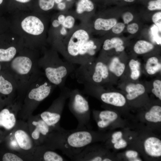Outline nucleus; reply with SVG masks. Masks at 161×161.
I'll list each match as a JSON object with an SVG mask.
<instances>
[{
  "label": "nucleus",
  "instance_id": "1",
  "mask_svg": "<svg viewBox=\"0 0 161 161\" xmlns=\"http://www.w3.org/2000/svg\"><path fill=\"white\" fill-rule=\"evenodd\" d=\"M104 137L102 134L88 129L68 130L61 128L50 134L47 142L49 146L59 149L71 159L87 146Z\"/></svg>",
  "mask_w": 161,
  "mask_h": 161
},
{
  "label": "nucleus",
  "instance_id": "2",
  "mask_svg": "<svg viewBox=\"0 0 161 161\" xmlns=\"http://www.w3.org/2000/svg\"><path fill=\"white\" fill-rule=\"evenodd\" d=\"M13 77L18 90H27L31 84L43 75L38 65L26 56H15L10 61L2 66Z\"/></svg>",
  "mask_w": 161,
  "mask_h": 161
},
{
  "label": "nucleus",
  "instance_id": "3",
  "mask_svg": "<svg viewBox=\"0 0 161 161\" xmlns=\"http://www.w3.org/2000/svg\"><path fill=\"white\" fill-rule=\"evenodd\" d=\"M43 75L51 83L61 89L65 86L67 77L75 69V64L62 60L57 55L49 56L38 61Z\"/></svg>",
  "mask_w": 161,
  "mask_h": 161
},
{
  "label": "nucleus",
  "instance_id": "4",
  "mask_svg": "<svg viewBox=\"0 0 161 161\" xmlns=\"http://www.w3.org/2000/svg\"><path fill=\"white\" fill-rule=\"evenodd\" d=\"M73 73L77 81L85 85H99L108 78L109 71L106 63L94 59L79 65Z\"/></svg>",
  "mask_w": 161,
  "mask_h": 161
},
{
  "label": "nucleus",
  "instance_id": "5",
  "mask_svg": "<svg viewBox=\"0 0 161 161\" xmlns=\"http://www.w3.org/2000/svg\"><path fill=\"white\" fill-rule=\"evenodd\" d=\"M89 39L85 30L79 29L74 32L67 41L60 44L58 49L67 61L74 64H85L82 54L85 43Z\"/></svg>",
  "mask_w": 161,
  "mask_h": 161
},
{
  "label": "nucleus",
  "instance_id": "6",
  "mask_svg": "<svg viewBox=\"0 0 161 161\" xmlns=\"http://www.w3.org/2000/svg\"><path fill=\"white\" fill-rule=\"evenodd\" d=\"M68 98L69 109L78 122L76 129H89L90 109L87 100L77 89L70 90Z\"/></svg>",
  "mask_w": 161,
  "mask_h": 161
},
{
  "label": "nucleus",
  "instance_id": "7",
  "mask_svg": "<svg viewBox=\"0 0 161 161\" xmlns=\"http://www.w3.org/2000/svg\"><path fill=\"white\" fill-rule=\"evenodd\" d=\"M56 87L42 75L32 83L27 90L28 98L36 102H41L47 97Z\"/></svg>",
  "mask_w": 161,
  "mask_h": 161
},
{
  "label": "nucleus",
  "instance_id": "8",
  "mask_svg": "<svg viewBox=\"0 0 161 161\" xmlns=\"http://www.w3.org/2000/svg\"><path fill=\"white\" fill-rule=\"evenodd\" d=\"M18 87L13 77L2 69L0 72V110L9 104L10 99Z\"/></svg>",
  "mask_w": 161,
  "mask_h": 161
},
{
  "label": "nucleus",
  "instance_id": "9",
  "mask_svg": "<svg viewBox=\"0 0 161 161\" xmlns=\"http://www.w3.org/2000/svg\"><path fill=\"white\" fill-rule=\"evenodd\" d=\"M92 143L83 149L79 153L71 159L76 161H104L106 158L105 151Z\"/></svg>",
  "mask_w": 161,
  "mask_h": 161
},
{
  "label": "nucleus",
  "instance_id": "10",
  "mask_svg": "<svg viewBox=\"0 0 161 161\" xmlns=\"http://www.w3.org/2000/svg\"><path fill=\"white\" fill-rule=\"evenodd\" d=\"M22 29L27 33L33 35L41 34L44 30L42 22L38 18L29 16L25 18L21 22Z\"/></svg>",
  "mask_w": 161,
  "mask_h": 161
},
{
  "label": "nucleus",
  "instance_id": "11",
  "mask_svg": "<svg viewBox=\"0 0 161 161\" xmlns=\"http://www.w3.org/2000/svg\"><path fill=\"white\" fill-rule=\"evenodd\" d=\"M16 118L6 106L0 110V137L4 136V132L12 129L16 123Z\"/></svg>",
  "mask_w": 161,
  "mask_h": 161
},
{
  "label": "nucleus",
  "instance_id": "12",
  "mask_svg": "<svg viewBox=\"0 0 161 161\" xmlns=\"http://www.w3.org/2000/svg\"><path fill=\"white\" fill-rule=\"evenodd\" d=\"M93 113L98 127L101 129L108 128L118 117L116 112L109 110L94 111Z\"/></svg>",
  "mask_w": 161,
  "mask_h": 161
},
{
  "label": "nucleus",
  "instance_id": "13",
  "mask_svg": "<svg viewBox=\"0 0 161 161\" xmlns=\"http://www.w3.org/2000/svg\"><path fill=\"white\" fill-rule=\"evenodd\" d=\"M144 147L149 156L153 157L161 156V141L158 138L154 137L147 138L144 142Z\"/></svg>",
  "mask_w": 161,
  "mask_h": 161
},
{
  "label": "nucleus",
  "instance_id": "14",
  "mask_svg": "<svg viewBox=\"0 0 161 161\" xmlns=\"http://www.w3.org/2000/svg\"><path fill=\"white\" fill-rule=\"evenodd\" d=\"M16 140L19 147L26 150L30 149L32 146V142L31 137L25 131L18 130L14 134Z\"/></svg>",
  "mask_w": 161,
  "mask_h": 161
},
{
  "label": "nucleus",
  "instance_id": "15",
  "mask_svg": "<svg viewBox=\"0 0 161 161\" xmlns=\"http://www.w3.org/2000/svg\"><path fill=\"white\" fill-rule=\"evenodd\" d=\"M32 124L35 126V128L32 133L31 136L35 140L38 139L40 134L45 137L47 136L50 134L51 130H52L42 119L37 121H33Z\"/></svg>",
  "mask_w": 161,
  "mask_h": 161
},
{
  "label": "nucleus",
  "instance_id": "16",
  "mask_svg": "<svg viewBox=\"0 0 161 161\" xmlns=\"http://www.w3.org/2000/svg\"><path fill=\"white\" fill-rule=\"evenodd\" d=\"M144 86L140 83H131L126 87V91L127 92L126 98L132 100L143 94L145 92Z\"/></svg>",
  "mask_w": 161,
  "mask_h": 161
},
{
  "label": "nucleus",
  "instance_id": "17",
  "mask_svg": "<svg viewBox=\"0 0 161 161\" xmlns=\"http://www.w3.org/2000/svg\"><path fill=\"white\" fill-rule=\"evenodd\" d=\"M123 44V42L121 39L118 37H114L110 39L105 40L103 43V48L105 51L115 48L117 52H122L125 49Z\"/></svg>",
  "mask_w": 161,
  "mask_h": 161
},
{
  "label": "nucleus",
  "instance_id": "18",
  "mask_svg": "<svg viewBox=\"0 0 161 161\" xmlns=\"http://www.w3.org/2000/svg\"><path fill=\"white\" fill-rule=\"evenodd\" d=\"M117 23V20L114 18L104 19L99 18L95 21L94 27L97 30L107 31L112 29Z\"/></svg>",
  "mask_w": 161,
  "mask_h": 161
},
{
  "label": "nucleus",
  "instance_id": "19",
  "mask_svg": "<svg viewBox=\"0 0 161 161\" xmlns=\"http://www.w3.org/2000/svg\"><path fill=\"white\" fill-rule=\"evenodd\" d=\"M145 120L149 122L156 123L161 121V107L158 105L152 106L145 115Z\"/></svg>",
  "mask_w": 161,
  "mask_h": 161
},
{
  "label": "nucleus",
  "instance_id": "20",
  "mask_svg": "<svg viewBox=\"0 0 161 161\" xmlns=\"http://www.w3.org/2000/svg\"><path fill=\"white\" fill-rule=\"evenodd\" d=\"M16 48L14 46L6 49L0 48V62L1 66L10 61L16 56Z\"/></svg>",
  "mask_w": 161,
  "mask_h": 161
},
{
  "label": "nucleus",
  "instance_id": "21",
  "mask_svg": "<svg viewBox=\"0 0 161 161\" xmlns=\"http://www.w3.org/2000/svg\"><path fill=\"white\" fill-rule=\"evenodd\" d=\"M107 66L109 71L117 77L122 75L125 68L124 64L121 62L117 57L113 58Z\"/></svg>",
  "mask_w": 161,
  "mask_h": 161
},
{
  "label": "nucleus",
  "instance_id": "22",
  "mask_svg": "<svg viewBox=\"0 0 161 161\" xmlns=\"http://www.w3.org/2000/svg\"><path fill=\"white\" fill-rule=\"evenodd\" d=\"M145 69L148 74L153 75L160 70L161 64L159 62L157 58L151 57L147 60L146 64Z\"/></svg>",
  "mask_w": 161,
  "mask_h": 161
},
{
  "label": "nucleus",
  "instance_id": "23",
  "mask_svg": "<svg viewBox=\"0 0 161 161\" xmlns=\"http://www.w3.org/2000/svg\"><path fill=\"white\" fill-rule=\"evenodd\" d=\"M154 48V45L151 43L146 41L140 40L135 44L134 50L136 53L141 54L148 52Z\"/></svg>",
  "mask_w": 161,
  "mask_h": 161
},
{
  "label": "nucleus",
  "instance_id": "24",
  "mask_svg": "<svg viewBox=\"0 0 161 161\" xmlns=\"http://www.w3.org/2000/svg\"><path fill=\"white\" fill-rule=\"evenodd\" d=\"M94 5L90 0H80L77 4L76 11L78 14L85 12H90L94 9Z\"/></svg>",
  "mask_w": 161,
  "mask_h": 161
},
{
  "label": "nucleus",
  "instance_id": "25",
  "mask_svg": "<svg viewBox=\"0 0 161 161\" xmlns=\"http://www.w3.org/2000/svg\"><path fill=\"white\" fill-rule=\"evenodd\" d=\"M129 66L131 70V78L134 80H137L140 75V62L137 60L132 59L129 63Z\"/></svg>",
  "mask_w": 161,
  "mask_h": 161
},
{
  "label": "nucleus",
  "instance_id": "26",
  "mask_svg": "<svg viewBox=\"0 0 161 161\" xmlns=\"http://www.w3.org/2000/svg\"><path fill=\"white\" fill-rule=\"evenodd\" d=\"M43 158L45 161H63L66 160L61 155L53 151L47 150L44 152Z\"/></svg>",
  "mask_w": 161,
  "mask_h": 161
},
{
  "label": "nucleus",
  "instance_id": "27",
  "mask_svg": "<svg viewBox=\"0 0 161 161\" xmlns=\"http://www.w3.org/2000/svg\"><path fill=\"white\" fill-rule=\"evenodd\" d=\"M152 93L160 100H161V81L159 80H154L153 84Z\"/></svg>",
  "mask_w": 161,
  "mask_h": 161
},
{
  "label": "nucleus",
  "instance_id": "28",
  "mask_svg": "<svg viewBox=\"0 0 161 161\" xmlns=\"http://www.w3.org/2000/svg\"><path fill=\"white\" fill-rule=\"evenodd\" d=\"M55 2V0H39L40 7L44 11H47L52 8Z\"/></svg>",
  "mask_w": 161,
  "mask_h": 161
},
{
  "label": "nucleus",
  "instance_id": "29",
  "mask_svg": "<svg viewBox=\"0 0 161 161\" xmlns=\"http://www.w3.org/2000/svg\"><path fill=\"white\" fill-rule=\"evenodd\" d=\"M3 161H22L23 160L16 155L11 153H5L3 156Z\"/></svg>",
  "mask_w": 161,
  "mask_h": 161
},
{
  "label": "nucleus",
  "instance_id": "30",
  "mask_svg": "<svg viewBox=\"0 0 161 161\" xmlns=\"http://www.w3.org/2000/svg\"><path fill=\"white\" fill-rule=\"evenodd\" d=\"M75 23V19L74 17L72 16L69 15L66 17L62 25L66 28L71 29L73 27Z\"/></svg>",
  "mask_w": 161,
  "mask_h": 161
},
{
  "label": "nucleus",
  "instance_id": "31",
  "mask_svg": "<svg viewBox=\"0 0 161 161\" xmlns=\"http://www.w3.org/2000/svg\"><path fill=\"white\" fill-rule=\"evenodd\" d=\"M148 9L154 10L161 9V0H154L150 1L148 3Z\"/></svg>",
  "mask_w": 161,
  "mask_h": 161
},
{
  "label": "nucleus",
  "instance_id": "32",
  "mask_svg": "<svg viewBox=\"0 0 161 161\" xmlns=\"http://www.w3.org/2000/svg\"><path fill=\"white\" fill-rule=\"evenodd\" d=\"M125 27V24L121 22L117 23L112 28V30L114 33H120L123 30Z\"/></svg>",
  "mask_w": 161,
  "mask_h": 161
},
{
  "label": "nucleus",
  "instance_id": "33",
  "mask_svg": "<svg viewBox=\"0 0 161 161\" xmlns=\"http://www.w3.org/2000/svg\"><path fill=\"white\" fill-rule=\"evenodd\" d=\"M139 29V26L136 23H132L128 24L127 26V30L129 32L134 34L136 33Z\"/></svg>",
  "mask_w": 161,
  "mask_h": 161
},
{
  "label": "nucleus",
  "instance_id": "34",
  "mask_svg": "<svg viewBox=\"0 0 161 161\" xmlns=\"http://www.w3.org/2000/svg\"><path fill=\"white\" fill-rule=\"evenodd\" d=\"M127 145V143L122 138L120 139L115 143L114 144V147L116 149H119L126 147Z\"/></svg>",
  "mask_w": 161,
  "mask_h": 161
},
{
  "label": "nucleus",
  "instance_id": "35",
  "mask_svg": "<svg viewBox=\"0 0 161 161\" xmlns=\"http://www.w3.org/2000/svg\"><path fill=\"white\" fill-rule=\"evenodd\" d=\"M133 15L129 12H126L123 15V18L124 24H128L133 20Z\"/></svg>",
  "mask_w": 161,
  "mask_h": 161
},
{
  "label": "nucleus",
  "instance_id": "36",
  "mask_svg": "<svg viewBox=\"0 0 161 161\" xmlns=\"http://www.w3.org/2000/svg\"><path fill=\"white\" fill-rule=\"evenodd\" d=\"M122 133L121 131H118L114 133L112 135L111 142L114 144L118 140L122 138Z\"/></svg>",
  "mask_w": 161,
  "mask_h": 161
},
{
  "label": "nucleus",
  "instance_id": "37",
  "mask_svg": "<svg viewBox=\"0 0 161 161\" xmlns=\"http://www.w3.org/2000/svg\"><path fill=\"white\" fill-rule=\"evenodd\" d=\"M161 12H159L155 13L152 16V20L153 22L158 25L161 24Z\"/></svg>",
  "mask_w": 161,
  "mask_h": 161
},
{
  "label": "nucleus",
  "instance_id": "38",
  "mask_svg": "<svg viewBox=\"0 0 161 161\" xmlns=\"http://www.w3.org/2000/svg\"><path fill=\"white\" fill-rule=\"evenodd\" d=\"M138 153L135 151L129 150L126 153V156L128 158H135L138 156Z\"/></svg>",
  "mask_w": 161,
  "mask_h": 161
},
{
  "label": "nucleus",
  "instance_id": "39",
  "mask_svg": "<svg viewBox=\"0 0 161 161\" xmlns=\"http://www.w3.org/2000/svg\"><path fill=\"white\" fill-rule=\"evenodd\" d=\"M66 17L64 15H60L58 17V20L61 24L63 23Z\"/></svg>",
  "mask_w": 161,
  "mask_h": 161
},
{
  "label": "nucleus",
  "instance_id": "40",
  "mask_svg": "<svg viewBox=\"0 0 161 161\" xmlns=\"http://www.w3.org/2000/svg\"><path fill=\"white\" fill-rule=\"evenodd\" d=\"M52 25L54 27H57L61 24L58 20H55L52 22Z\"/></svg>",
  "mask_w": 161,
  "mask_h": 161
},
{
  "label": "nucleus",
  "instance_id": "41",
  "mask_svg": "<svg viewBox=\"0 0 161 161\" xmlns=\"http://www.w3.org/2000/svg\"><path fill=\"white\" fill-rule=\"evenodd\" d=\"M58 8L61 10H64L66 7V4L63 2H60L58 4Z\"/></svg>",
  "mask_w": 161,
  "mask_h": 161
},
{
  "label": "nucleus",
  "instance_id": "42",
  "mask_svg": "<svg viewBox=\"0 0 161 161\" xmlns=\"http://www.w3.org/2000/svg\"><path fill=\"white\" fill-rule=\"evenodd\" d=\"M67 31L66 28L63 26L60 30V33L63 35H65L66 34Z\"/></svg>",
  "mask_w": 161,
  "mask_h": 161
},
{
  "label": "nucleus",
  "instance_id": "43",
  "mask_svg": "<svg viewBox=\"0 0 161 161\" xmlns=\"http://www.w3.org/2000/svg\"><path fill=\"white\" fill-rule=\"evenodd\" d=\"M16 1L18 2L21 3H27L30 0H15Z\"/></svg>",
  "mask_w": 161,
  "mask_h": 161
},
{
  "label": "nucleus",
  "instance_id": "44",
  "mask_svg": "<svg viewBox=\"0 0 161 161\" xmlns=\"http://www.w3.org/2000/svg\"><path fill=\"white\" fill-rule=\"evenodd\" d=\"M62 0H55V2L57 4H59L61 2Z\"/></svg>",
  "mask_w": 161,
  "mask_h": 161
},
{
  "label": "nucleus",
  "instance_id": "45",
  "mask_svg": "<svg viewBox=\"0 0 161 161\" xmlns=\"http://www.w3.org/2000/svg\"><path fill=\"white\" fill-rule=\"evenodd\" d=\"M124 0L128 2H132L134 1L135 0Z\"/></svg>",
  "mask_w": 161,
  "mask_h": 161
},
{
  "label": "nucleus",
  "instance_id": "46",
  "mask_svg": "<svg viewBox=\"0 0 161 161\" xmlns=\"http://www.w3.org/2000/svg\"><path fill=\"white\" fill-rule=\"evenodd\" d=\"M3 0H0V5L2 3Z\"/></svg>",
  "mask_w": 161,
  "mask_h": 161
},
{
  "label": "nucleus",
  "instance_id": "47",
  "mask_svg": "<svg viewBox=\"0 0 161 161\" xmlns=\"http://www.w3.org/2000/svg\"><path fill=\"white\" fill-rule=\"evenodd\" d=\"M132 139V137H130V138H129V139Z\"/></svg>",
  "mask_w": 161,
  "mask_h": 161
},
{
  "label": "nucleus",
  "instance_id": "48",
  "mask_svg": "<svg viewBox=\"0 0 161 161\" xmlns=\"http://www.w3.org/2000/svg\"><path fill=\"white\" fill-rule=\"evenodd\" d=\"M67 0L68 1H70L71 0Z\"/></svg>",
  "mask_w": 161,
  "mask_h": 161
}]
</instances>
